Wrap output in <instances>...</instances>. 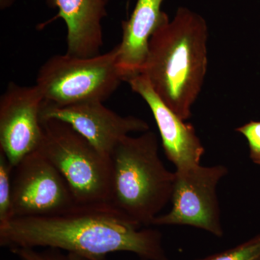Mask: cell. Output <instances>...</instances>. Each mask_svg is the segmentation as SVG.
<instances>
[{"mask_svg": "<svg viewBox=\"0 0 260 260\" xmlns=\"http://www.w3.org/2000/svg\"><path fill=\"white\" fill-rule=\"evenodd\" d=\"M142 227L111 202L75 203L51 215L0 223V245L51 248L89 260H107L120 251L143 260H169L161 233Z\"/></svg>", "mask_w": 260, "mask_h": 260, "instance_id": "cell-1", "label": "cell"}, {"mask_svg": "<svg viewBox=\"0 0 260 260\" xmlns=\"http://www.w3.org/2000/svg\"><path fill=\"white\" fill-rule=\"evenodd\" d=\"M208 27L202 15L179 7L155 32L141 74L183 120L191 116L208 69Z\"/></svg>", "mask_w": 260, "mask_h": 260, "instance_id": "cell-2", "label": "cell"}, {"mask_svg": "<svg viewBox=\"0 0 260 260\" xmlns=\"http://www.w3.org/2000/svg\"><path fill=\"white\" fill-rule=\"evenodd\" d=\"M111 162V203L142 226L152 225L171 202L175 177L159 157L157 135L149 130L128 135L114 148Z\"/></svg>", "mask_w": 260, "mask_h": 260, "instance_id": "cell-3", "label": "cell"}, {"mask_svg": "<svg viewBox=\"0 0 260 260\" xmlns=\"http://www.w3.org/2000/svg\"><path fill=\"white\" fill-rule=\"evenodd\" d=\"M44 136L38 150L56 168L76 203L110 202L112 162L64 121H42Z\"/></svg>", "mask_w": 260, "mask_h": 260, "instance_id": "cell-4", "label": "cell"}, {"mask_svg": "<svg viewBox=\"0 0 260 260\" xmlns=\"http://www.w3.org/2000/svg\"><path fill=\"white\" fill-rule=\"evenodd\" d=\"M123 81L114 47L91 57L67 54L51 56L38 72L36 85L45 104L64 107L105 102Z\"/></svg>", "mask_w": 260, "mask_h": 260, "instance_id": "cell-5", "label": "cell"}, {"mask_svg": "<svg viewBox=\"0 0 260 260\" xmlns=\"http://www.w3.org/2000/svg\"><path fill=\"white\" fill-rule=\"evenodd\" d=\"M228 173V168L223 165L198 164L176 169L172 209L158 215L152 225H186L223 237L217 187Z\"/></svg>", "mask_w": 260, "mask_h": 260, "instance_id": "cell-6", "label": "cell"}, {"mask_svg": "<svg viewBox=\"0 0 260 260\" xmlns=\"http://www.w3.org/2000/svg\"><path fill=\"white\" fill-rule=\"evenodd\" d=\"M75 203L64 177L39 150L24 157L15 167L12 181L13 218L51 215Z\"/></svg>", "mask_w": 260, "mask_h": 260, "instance_id": "cell-7", "label": "cell"}, {"mask_svg": "<svg viewBox=\"0 0 260 260\" xmlns=\"http://www.w3.org/2000/svg\"><path fill=\"white\" fill-rule=\"evenodd\" d=\"M43 102L37 85L14 82H10L0 99V151L14 167L42 144Z\"/></svg>", "mask_w": 260, "mask_h": 260, "instance_id": "cell-8", "label": "cell"}, {"mask_svg": "<svg viewBox=\"0 0 260 260\" xmlns=\"http://www.w3.org/2000/svg\"><path fill=\"white\" fill-rule=\"evenodd\" d=\"M56 119L69 124L107 158L118 143L133 132L148 131L146 121L133 116H121L101 102H82L56 107L43 102L41 121Z\"/></svg>", "mask_w": 260, "mask_h": 260, "instance_id": "cell-9", "label": "cell"}, {"mask_svg": "<svg viewBox=\"0 0 260 260\" xmlns=\"http://www.w3.org/2000/svg\"><path fill=\"white\" fill-rule=\"evenodd\" d=\"M127 83L150 107L158 126L164 153L176 169L200 164L205 148L194 126L181 119L162 102L145 75L135 76Z\"/></svg>", "mask_w": 260, "mask_h": 260, "instance_id": "cell-10", "label": "cell"}, {"mask_svg": "<svg viewBox=\"0 0 260 260\" xmlns=\"http://www.w3.org/2000/svg\"><path fill=\"white\" fill-rule=\"evenodd\" d=\"M164 0H138L129 20L122 22V38L116 46V64L124 81L141 74L155 32L170 20Z\"/></svg>", "mask_w": 260, "mask_h": 260, "instance_id": "cell-11", "label": "cell"}, {"mask_svg": "<svg viewBox=\"0 0 260 260\" xmlns=\"http://www.w3.org/2000/svg\"><path fill=\"white\" fill-rule=\"evenodd\" d=\"M58 8L56 18L67 25V54L91 57L101 54L104 46L102 20L107 15V0H47Z\"/></svg>", "mask_w": 260, "mask_h": 260, "instance_id": "cell-12", "label": "cell"}, {"mask_svg": "<svg viewBox=\"0 0 260 260\" xmlns=\"http://www.w3.org/2000/svg\"><path fill=\"white\" fill-rule=\"evenodd\" d=\"M14 168L6 155L0 151V223L13 218L12 181Z\"/></svg>", "mask_w": 260, "mask_h": 260, "instance_id": "cell-13", "label": "cell"}, {"mask_svg": "<svg viewBox=\"0 0 260 260\" xmlns=\"http://www.w3.org/2000/svg\"><path fill=\"white\" fill-rule=\"evenodd\" d=\"M195 260H260V234L234 247Z\"/></svg>", "mask_w": 260, "mask_h": 260, "instance_id": "cell-14", "label": "cell"}, {"mask_svg": "<svg viewBox=\"0 0 260 260\" xmlns=\"http://www.w3.org/2000/svg\"><path fill=\"white\" fill-rule=\"evenodd\" d=\"M10 250L21 260H89L75 253L51 248L38 251L36 248L15 247Z\"/></svg>", "mask_w": 260, "mask_h": 260, "instance_id": "cell-15", "label": "cell"}, {"mask_svg": "<svg viewBox=\"0 0 260 260\" xmlns=\"http://www.w3.org/2000/svg\"><path fill=\"white\" fill-rule=\"evenodd\" d=\"M247 141L249 158L251 161L260 166V121H250L235 129Z\"/></svg>", "mask_w": 260, "mask_h": 260, "instance_id": "cell-16", "label": "cell"}, {"mask_svg": "<svg viewBox=\"0 0 260 260\" xmlns=\"http://www.w3.org/2000/svg\"><path fill=\"white\" fill-rule=\"evenodd\" d=\"M107 3H108V2H109V0H107Z\"/></svg>", "mask_w": 260, "mask_h": 260, "instance_id": "cell-17", "label": "cell"}]
</instances>
